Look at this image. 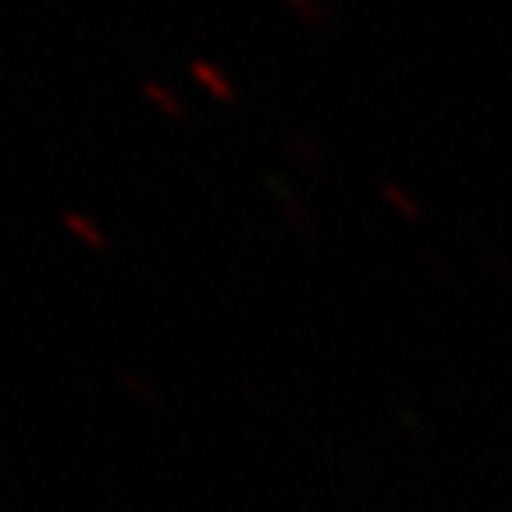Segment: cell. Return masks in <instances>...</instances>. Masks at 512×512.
I'll return each instance as SVG.
<instances>
[{
    "label": "cell",
    "instance_id": "cell-1",
    "mask_svg": "<svg viewBox=\"0 0 512 512\" xmlns=\"http://www.w3.org/2000/svg\"><path fill=\"white\" fill-rule=\"evenodd\" d=\"M189 75L200 82L214 100H221V104H235V89H232V82H228V75H224L221 68H214L210 61H192Z\"/></svg>",
    "mask_w": 512,
    "mask_h": 512
},
{
    "label": "cell",
    "instance_id": "cell-5",
    "mask_svg": "<svg viewBox=\"0 0 512 512\" xmlns=\"http://www.w3.org/2000/svg\"><path fill=\"white\" fill-rule=\"evenodd\" d=\"M384 196H388V203H392L395 210H402L406 217H420V207H416V203H409V196L402 189H395V185H384Z\"/></svg>",
    "mask_w": 512,
    "mask_h": 512
},
{
    "label": "cell",
    "instance_id": "cell-2",
    "mask_svg": "<svg viewBox=\"0 0 512 512\" xmlns=\"http://www.w3.org/2000/svg\"><path fill=\"white\" fill-rule=\"evenodd\" d=\"M61 224H64V228H68V232L75 235V239H82L89 249H96V253H100V249H107L104 235L96 232V224L89 221V217L75 214V210H64V214H61Z\"/></svg>",
    "mask_w": 512,
    "mask_h": 512
},
{
    "label": "cell",
    "instance_id": "cell-4",
    "mask_svg": "<svg viewBox=\"0 0 512 512\" xmlns=\"http://www.w3.org/2000/svg\"><path fill=\"white\" fill-rule=\"evenodd\" d=\"M285 4L296 11L306 25H324V22H328V15H324V8H320V0H285Z\"/></svg>",
    "mask_w": 512,
    "mask_h": 512
},
{
    "label": "cell",
    "instance_id": "cell-3",
    "mask_svg": "<svg viewBox=\"0 0 512 512\" xmlns=\"http://www.w3.org/2000/svg\"><path fill=\"white\" fill-rule=\"evenodd\" d=\"M143 93L146 96H150V100H153V104H157L160 107V111H164V114H168V118H182V104H178V96L175 93H171V89L168 86H160V82H146V86H143Z\"/></svg>",
    "mask_w": 512,
    "mask_h": 512
}]
</instances>
